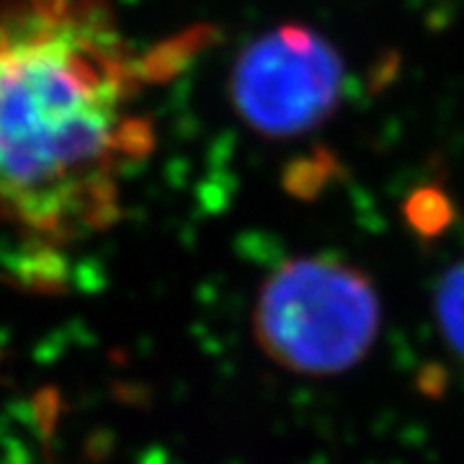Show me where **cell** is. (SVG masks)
Masks as SVG:
<instances>
[{"label": "cell", "instance_id": "obj_4", "mask_svg": "<svg viewBox=\"0 0 464 464\" xmlns=\"http://www.w3.org/2000/svg\"><path fill=\"white\" fill-rule=\"evenodd\" d=\"M433 313L449 348L464 359V261L451 266L441 276L433 297Z\"/></svg>", "mask_w": 464, "mask_h": 464}, {"label": "cell", "instance_id": "obj_1", "mask_svg": "<svg viewBox=\"0 0 464 464\" xmlns=\"http://www.w3.org/2000/svg\"><path fill=\"white\" fill-rule=\"evenodd\" d=\"M152 78L106 0H0V217L50 246L111 227L155 150Z\"/></svg>", "mask_w": 464, "mask_h": 464}, {"label": "cell", "instance_id": "obj_3", "mask_svg": "<svg viewBox=\"0 0 464 464\" xmlns=\"http://www.w3.org/2000/svg\"><path fill=\"white\" fill-rule=\"evenodd\" d=\"M343 60L310 26L282 24L237 54L230 99L253 132L289 140L317 130L343 96Z\"/></svg>", "mask_w": 464, "mask_h": 464}, {"label": "cell", "instance_id": "obj_2", "mask_svg": "<svg viewBox=\"0 0 464 464\" xmlns=\"http://www.w3.org/2000/svg\"><path fill=\"white\" fill-rule=\"evenodd\" d=\"M382 328L380 292L359 266L297 256L266 276L253 310L258 348L302 377H338L366 359Z\"/></svg>", "mask_w": 464, "mask_h": 464}]
</instances>
